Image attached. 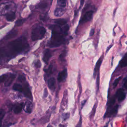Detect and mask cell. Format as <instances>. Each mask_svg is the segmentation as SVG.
<instances>
[{
  "instance_id": "6da1fadb",
  "label": "cell",
  "mask_w": 127,
  "mask_h": 127,
  "mask_svg": "<svg viewBox=\"0 0 127 127\" xmlns=\"http://www.w3.org/2000/svg\"><path fill=\"white\" fill-rule=\"evenodd\" d=\"M29 48L26 38L21 36L10 42L0 50V56L13 57L18 54L27 52Z\"/></svg>"
},
{
  "instance_id": "7a4b0ae2",
  "label": "cell",
  "mask_w": 127,
  "mask_h": 127,
  "mask_svg": "<svg viewBox=\"0 0 127 127\" xmlns=\"http://www.w3.org/2000/svg\"><path fill=\"white\" fill-rule=\"evenodd\" d=\"M49 28L52 30V36L48 43V46L57 47L65 43V37L69 28L68 24L61 26L56 24L51 25Z\"/></svg>"
},
{
  "instance_id": "3957f363",
  "label": "cell",
  "mask_w": 127,
  "mask_h": 127,
  "mask_svg": "<svg viewBox=\"0 0 127 127\" xmlns=\"http://www.w3.org/2000/svg\"><path fill=\"white\" fill-rule=\"evenodd\" d=\"M46 32V30L43 26H36L32 31L31 39L33 41L42 39L44 37Z\"/></svg>"
},
{
  "instance_id": "277c9868",
  "label": "cell",
  "mask_w": 127,
  "mask_h": 127,
  "mask_svg": "<svg viewBox=\"0 0 127 127\" xmlns=\"http://www.w3.org/2000/svg\"><path fill=\"white\" fill-rule=\"evenodd\" d=\"M66 0H57V6L54 11V15L56 16L63 15L65 11Z\"/></svg>"
},
{
  "instance_id": "5b68a950",
  "label": "cell",
  "mask_w": 127,
  "mask_h": 127,
  "mask_svg": "<svg viewBox=\"0 0 127 127\" xmlns=\"http://www.w3.org/2000/svg\"><path fill=\"white\" fill-rule=\"evenodd\" d=\"M94 11L92 10H89L87 11L84 15L82 16V17L80 19V20L79 21V24H83L84 23L87 22L89 21H90L92 17H93V15Z\"/></svg>"
},
{
  "instance_id": "8992f818",
  "label": "cell",
  "mask_w": 127,
  "mask_h": 127,
  "mask_svg": "<svg viewBox=\"0 0 127 127\" xmlns=\"http://www.w3.org/2000/svg\"><path fill=\"white\" fill-rule=\"evenodd\" d=\"M14 5L13 3L5 2L0 5V15L7 13L8 11L12 8V5Z\"/></svg>"
},
{
  "instance_id": "52a82bcc",
  "label": "cell",
  "mask_w": 127,
  "mask_h": 127,
  "mask_svg": "<svg viewBox=\"0 0 127 127\" xmlns=\"http://www.w3.org/2000/svg\"><path fill=\"white\" fill-rule=\"evenodd\" d=\"M115 96L118 99V101L122 102L126 98V94L123 89L119 88L116 91Z\"/></svg>"
},
{
  "instance_id": "ba28073f",
  "label": "cell",
  "mask_w": 127,
  "mask_h": 127,
  "mask_svg": "<svg viewBox=\"0 0 127 127\" xmlns=\"http://www.w3.org/2000/svg\"><path fill=\"white\" fill-rule=\"evenodd\" d=\"M118 108H119V105H116L115 106H114L111 109L107 110L105 114L104 118L107 117H111V116L116 115L117 114Z\"/></svg>"
},
{
  "instance_id": "9c48e42d",
  "label": "cell",
  "mask_w": 127,
  "mask_h": 127,
  "mask_svg": "<svg viewBox=\"0 0 127 127\" xmlns=\"http://www.w3.org/2000/svg\"><path fill=\"white\" fill-rule=\"evenodd\" d=\"M67 76V70L66 68H64L62 71H60L58 75L57 79L59 82H64Z\"/></svg>"
},
{
  "instance_id": "30bf717a",
  "label": "cell",
  "mask_w": 127,
  "mask_h": 127,
  "mask_svg": "<svg viewBox=\"0 0 127 127\" xmlns=\"http://www.w3.org/2000/svg\"><path fill=\"white\" fill-rule=\"evenodd\" d=\"M103 55H102V56H101L99 59L98 60L97 62L96 63L94 69V71H93V77L95 78L96 75L97 74V72H99V69L100 67V66L101 65V64L103 62Z\"/></svg>"
},
{
  "instance_id": "8fae6325",
  "label": "cell",
  "mask_w": 127,
  "mask_h": 127,
  "mask_svg": "<svg viewBox=\"0 0 127 127\" xmlns=\"http://www.w3.org/2000/svg\"><path fill=\"white\" fill-rule=\"evenodd\" d=\"M24 95L27 98H28L29 99L32 100V95L31 93V91L30 90V88L29 87L28 84H26L24 87L23 88V91Z\"/></svg>"
},
{
  "instance_id": "7c38bea8",
  "label": "cell",
  "mask_w": 127,
  "mask_h": 127,
  "mask_svg": "<svg viewBox=\"0 0 127 127\" xmlns=\"http://www.w3.org/2000/svg\"><path fill=\"white\" fill-rule=\"evenodd\" d=\"M67 90L65 89L64 93V96L62 99V101L61 102V107L62 109H63V111H64L65 108L66 107L67 105V101H68V98H67Z\"/></svg>"
},
{
  "instance_id": "4fadbf2b",
  "label": "cell",
  "mask_w": 127,
  "mask_h": 127,
  "mask_svg": "<svg viewBox=\"0 0 127 127\" xmlns=\"http://www.w3.org/2000/svg\"><path fill=\"white\" fill-rule=\"evenodd\" d=\"M51 56H52V53L51 51L48 49H46L44 51L43 58V60L45 64H48V62L50 59L51 58Z\"/></svg>"
},
{
  "instance_id": "5bb4252c",
  "label": "cell",
  "mask_w": 127,
  "mask_h": 127,
  "mask_svg": "<svg viewBox=\"0 0 127 127\" xmlns=\"http://www.w3.org/2000/svg\"><path fill=\"white\" fill-rule=\"evenodd\" d=\"M56 81L54 77H51L48 81V85L50 89L52 91H54L56 88Z\"/></svg>"
},
{
  "instance_id": "9a60e30c",
  "label": "cell",
  "mask_w": 127,
  "mask_h": 127,
  "mask_svg": "<svg viewBox=\"0 0 127 127\" xmlns=\"http://www.w3.org/2000/svg\"><path fill=\"white\" fill-rule=\"evenodd\" d=\"M15 77V75L13 74H10V75L6 78L5 83H4V85L5 86H9L10 85L13 80L14 79Z\"/></svg>"
},
{
  "instance_id": "2e32d148",
  "label": "cell",
  "mask_w": 127,
  "mask_h": 127,
  "mask_svg": "<svg viewBox=\"0 0 127 127\" xmlns=\"http://www.w3.org/2000/svg\"><path fill=\"white\" fill-rule=\"evenodd\" d=\"M119 65L121 67H125L127 66V52L120 61Z\"/></svg>"
},
{
  "instance_id": "e0dca14e",
  "label": "cell",
  "mask_w": 127,
  "mask_h": 127,
  "mask_svg": "<svg viewBox=\"0 0 127 127\" xmlns=\"http://www.w3.org/2000/svg\"><path fill=\"white\" fill-rule=\"evenodd\" d=\"M23 107H24V110L26 112L28 113H30L32 112V104L30 102L26 101Z\"/></svg>"
},
{
  "instance_id": "ac0fdd59",
  "label": "cell",
  "mask_w": 127,
  "mask_h": 127,
  "mask_svg": "<svg viewBox=\"0 0 127 127\" xmlns=\"http://www.w3.org/2000/svg\"><path fill=\"white\" fill-rule=\"evenodd\" d=\"M6 19L8 21H12L15 18V13L13 11H9L6 14Z\"/></svg>"
},
{
  "instance_id": "d6986e66",
  "label": "cell",
  "mask_w": 127,
  "mask_h": 127,
  "mask_svg": "<svg viewBox=\"0 0 127 127\" xmlns=\"http://www.w3.org/2000/svg\"><path fill=\"white\" fill-rule=\"evenodd\" d=\"M23 105L22 103L19 104L15 105L13 109L14 113H15V114L20 113L21 112V111L23 109Z\"/></svg>"
},
{
  "instance_id": "ffe728a7",
  "label": "cell",
  "mask_w": 127,
  "mask_h": 127,
  "mask_svg": "<svg viewBox=\"0 0 127 127\" xmlns=\"http://www.w3.org/2000/svg\"><path fill=\"white\" fill-rule=\"evenodd\" d=\"M54 22L56 24H58V25H61V26H63V25H64L66 24H67V21L66 20V19H64V18L55 19Z\"/></svg>"
},
{
  "instance_id": "44dd1931",
  "label": "cell",
  "mask_w": 127,
  "mask_h": 127,
  "mask_svg": "<svg viewBox=\"0 0 127 127\" xmlns=\"http://www.w3.org/2000/svg\"><path fill=\"white\" fill-rule=\"evenodd\" d=\"M48 3L45 0H43V1H41L37 5L38 8H40V9H45V8H47L48 7Z\"/></svg>"
},
{
  "instance_id": "7402d4cb",
  "label": "cell",
  "mask_w": 127,
  "mask_h": 127,
  "mask_svg": "<svg viewBox=\"0 0 127 127\" xmlns=\"http://www.w3.org/2000/svg\"><path fill=\"white\" fill-rule=\"evenodd\" d=\"M23 87L20 84L18 83H15L12 87L13 90L19 92H22L23 91Z\"/></svg>"
},
{
  "instance_id": "603a6c76",
  "label": "cell",
  "mask_w": 127,
  "mask_h": 127,
  "mask_svg": "<svg viewBox=\"0 0 127 127\" xmlns=\"http://www.w3.org/2000/svg\"><path fill=\"white\" fill-rule=\"evenodd\" d=\"M66 50H64L62 53L60 54V56H59V59L61 61H63L65 60V58L66 57Z\"/></svg>"
},
{
  "instance_id": "cb8c5ba5",
  "label": "cell",
  "mask_w": 127,
  "mask_h": 127,
  "mask_svg": "<svg viewBox=\"0 0 127 127\" xmlns=\"http://www.w3.org/2000/svg\"><path fill=\"white\" fill-rule=\"evenodd\" d=\"M5 115V112L3 110H1L0 111V127H1V124H2V119L4 117Z\"/></svg>"
},
{
  "instance_id": "d4e9b609",
  "label": "cell",
  "mask_w": 127,
  "mask_h": 127,
  "mask_svg": "<svg viewBox=\"0 0 127 127\" xmlns=\"http://www.w3.org/2000/svg\"><path fill=\"white\" fill-rule=\"evenodd\" d=\"M121 78H122V76H120V77H118L117 78H116V79L114 80V82H113V88H115L117 86V85H118V84H119V81H120V80H121Z\"/></svg>"
},
{
  "instance_id": "484cf974",
  "label": "cell",
  "mask_w": 127,
  "mask_h": 127,
  "mask_svg": "<svg viewBox=\"0 0 127 127\" xmlns=\"http://www.w3.org/2000/svg\"><path fill=\"white\" fill-rule=\"evenodd\" d=\"M70 116V114L69 113H64L62 114V118L63 121H66L68 119H69Z\"/></svg>"
},
{
  "instance_id": "4316f807",
  "label": "cell",
  "mask_w": 127,
  "mask_h": 127,
  "mask_svg": "<svg viewBox=\"0 0 127 127\" xmlns=\"http://www.w3.org/2000/svg\"><path fill=\"white\" fill-rule=\"evenodd\" d=\"M16 34H17V31H15V30L12 31L6 36V37H7V38H11V37H14L15 35H16Z\"/></svg>"
},
{
  "instance_id": "83f0119b",
  "label": "cell",
  "mask_w": 127,
  "mask_h": 127,
  "mask_svg": "<svg viewBox=\"0 0 127 127\" xmlns=\"http://www.w3.org/2000/svg\"><path fill=\"white\" fill-rule=\"evenodd\" d=\"M52 69H53V66L52 65H50L47 69H45L44 70L47 73L51 74L52 73Z\"/></svg>"
},
{
  "instance_id": "f1b7e54d",
  "label": "cell",
  "mask_w": 127,
  "mask_h": 127,
  "mask_svg": "<svg viewBox=\"0 0 127 127\" xmlns=\"http://www.w3.org/2000/svg\"><path fill=\"white\" fill-rule=\"evenodd\" d=\"M123 86L126 89H127V76H126L123 79Z\"/></svg>"
},
{
  "instance_id": "f546056e",
  "label": "cell",
  "mask_w": 127,
  "mask_h": 127,
  "mask_svg": "<svg viewBox=\"0 0 127 127\" xmlns=\"http://www.w3.org/2000/svg\"><path fill=\"white\" fill-rule=\"evenodd\" d=\"M7 78V75L6 74H2L1 76H0V83H2L3 81H4Z\"/></svg>"
},
{
  "instance_id": "4dcf8cb0",
  "label": "cell",
  "mask_w": 127,
  "mask_h": 127,
  "mask_svg": "<svg viewBox=\"0 0 127 127\" xmlns=\"http://www.w3.org/2000/svg\"><path fill=\"white\" fill-rule=\"evenodd\" d=\"M82 116H80L79 120L75 127H82Z\"/></svg>"
},
{
  "instance_id": "1f68e13d",
  "label": "cell",
  "mask_w": 127,
  "mask_h": 127,
  "mask_svg": "<svg viewBox=\"0 0 127 127\" xmlns=\"http://www.w3.org/2000/svg\"><path fill=\"white\" fill-rule=\"evenodd\" d=\"M24 22V19H19L16 21L15 24H16V26H19L21 25Z\"/></svg>"
},
{
  "instance_id": "d6a6232c",
  "label": "cell",
  "mask_w": 127,
  "mask_h": 127,
  "mask_svg": "<svg viewBox=\"0 0 127 127\" xmlns=\"http://www.w3.org/2000/svg\"><path fill=\"white\" fill-rule=\"evenodd\" d=\"M48 91L47 88H45L44 91V94H43V97L44 98H46L47 96H48Z\"/></svg>"
},
{
  "instance_id": "836d02e7",
  "label": "cell",
  "mask_w": 127,
  "mask_h": 127,
  "mask_svg": "<svg viewBox=\"0 0 127 127\" xmlns=\"http://www.w3.org/2000/svg\"><path fill=\"white\" fill-rule=\"evenodd\" d=\"M41 65V62H40L39 61H38L36 62V63H35V66H36L37 67H40Z\"/></svg>"
},
{
  "instance_id": "e575fe53",
  "label": "cell",
  "mask_w": 127,
  "mask_h": 127,
  "mask_svg": "<svg viewBox=\"0 0 127 127\" xmlns=\"http://www.w3.org/2000/svg\"><path fill=\"white\" fill-rule=\"evenodd\" d=\"M94 32H95V30L94 28H92L90 30V36H92V35H93V34H94Z\"/></svg>"
},
{
  "instance_id": "d590c367",
  "label": "cell",
  "mask_w": 127,
  "mask_h": 127,
  "mask_svg": "<svg viewBox=\"0 0 127 127\" xmlns=\"http://www.w3.org/2000/svg\"><path fill=\"white\" fill-rule=\"evenodd\" d=\"M113 46V44H111V45H110L108 48H107V50H106V53H107V52L109 51V50L111 49V48Z\"/></svg>"
},
{
  "instance_id": "8d00e7d4",
  "label": "cell",
  "mask_w": 127,
  "mask_h": 127,
  "mask_svg": "<svg viewBox=\"0 0 127 127\" xmlns=\"http://www.w3.org/2000/svg\"><path fill=\"white\" fill-rule=\"evenodd\" d=\"M86 102V100H83V101L81 102V108H82V107L84 106V104H85Z\"/></svg>"
},
{
  "instance_id": "74e56055",
  "label": "cell",
  "mask_w": 127,
  "mask_h": 127,
  "mask_svg": "<svg viewBox=\"0 0 127 127\" xmlns=\"http://www.w3.org/2000/svg\"><path fill=\"white\" fill-rule=\"evenodd\" d=\"M59 127H65V125H61V124H60V125H59Z\"/></svg>"
},
{
  "instance_id": "f35d334b",
  "label": "cell",
  "mask_w": 127,
  "mask_h": 127,
  "mask_svg": "<svg viewBox=\"0 0 127 127\" xmlns=\"http://www.w3.org/2000/svg\"><path fill=\"white\" fill-rule=\"evenodd\" d=\"M108 123L104 126V127H108Z\"/></svg>"
},
{
  "instance_id": "ab89813d",
  "label": "cell",
  "mask_w": 127,
  "mask_h": 127,
  "mask_svg": "<svg viewBox=\"0 0 127 127\" xmlns=\"http://www.w3.org/2000/svg\"><path fill=\"white\" fill-rule=\"evenodd\" d=\"M1 0H0V1H1Z\"/></svg>"
}]
</instances>
